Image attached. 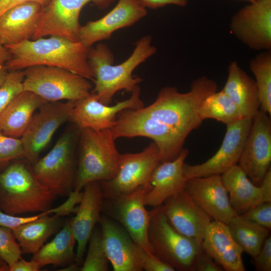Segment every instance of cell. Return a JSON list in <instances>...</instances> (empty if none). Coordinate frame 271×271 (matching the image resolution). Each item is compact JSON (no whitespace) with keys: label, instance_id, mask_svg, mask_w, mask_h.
Instances as JSON below:
<instances>
[{"label":"cell","instance_id":"9","mask_svg":"<svg viewBox=\"0 0 271 271\" xmlns=\"http://www.w3.org/2000/svg\"><path fill=\"white\" fill-rule=\"evenodd\" d=\"M160 162L159 150L154 142L136 153L119 154L118 169L109 181H100L103 199L129 195L143 186H149L152 174Z\"/></svg>","mask_w":271,"mask_h":271},{"label":"cell","instance_id":"36","mask_svg":"<svg viewBox=\"0 0 271 271\" xmlns=\"http://www.w3.org/2000/svg\"><path fill=\"white\" fill-rule=\"evenodd\" d=\"M22 157H24V149L21 139L6 136L0 131V163Z\"/></svg>","mask_w":271,"mask_h":271},{"label":"cell","instance_id":"40","mask_svg":"<svg viewBox=\"0 0 271 271\" xmlns=\"http://www.w3.org/2000/svg\"><path fill=\"white\" fill-rule=\"evenodd\" d=\"M256 270L258 271L271 270V237L264 240L258 254L253 257Z\"/></svg>","mask_w":271,"mask_h":271},{"label":"cell","instance_id":"10","mask_svg":"<svg viewBox=\"0 0 271 271\" xmlns=\"http://www.w3.org/2000/svg\"><path fill=\"white\" fill-rule=\"evenodd\" d=\"M149 189V186H143L129 195L103 199L102 213L120 224L146 251L153 254L148 238L150 214L144 203Z\"/></svg>","mask_w":271,"mask_h":271},{"label":"cell","instance_id":"30","mask_svg":"<svg viewBox=\"0 0 271 271\" xmlns=\"http://www.w3.org/2000/svg\"><path fill=\"white\" fill-rule=\"evenodd\" d=\"M227 225L232 236L243 251L253 258L258 254L269 235V229L238 215L233 217Z\"/></svg>","mask_w":271,"mask_h":271},{"label":"cell","instance_id":"33","mask_svg":"<svg viewBox=\"0 0 271 271\" xmlns=\"http://www.w3.org/2000/svg\"><path fill=\"white\" fill-rule=\"evenodd\" d=\"M108 259L104 249L101 228L95 227L88 241L86 256L81 271H107Z\"/></svg>","mask_w":271,"mask_h":271},{"label":"cell","instance_id":"19","mask_svg":"<svg viewBox=\"0 0 271 271\" xmlns=\"http://www.w3.org/2000/svg\"><path fill=\"white\" fill-rule=\"evenodd\" d=\"M161 206L168 220L178 231L201 245L212 220L185 189L169 197Z\"/></svg>","mask_w":271,"mask_h":271},{"label":"cell","instance_id":"12","mask_svg":"<svg viewBox=\"0 0 271 271\" xmlns=\"http://www.w3.org/2000/svg\"><path fill=\"white\" fill-rule=\"evenodd\" d=\"M115 0H50L43 8L39 23L33 39L58 36L72 41H79L81 25L80 12L87 4L92 3L99 9H105Z\"/></svg>","mask_w":271,"mask_h":271},{"label":"cell","instance_id":"20","mask_svg":"<svg viewBox=\"0 0 271 271\" xmlns=\"http://www.w3.org/2000/svg\"><path fill=\"white\" fill-rule=\"evenodd\" d=\"M184 189L212 220L227 224L237 215L230 205L221 175L190 178Z\"/></svg>","mask_w":271,"mask_h":271},{"label":"cell","instance_id":"42","mask_svg":"<svg viewBox=\"0 0 271 271\" xmlns=\"http://www.w3.org/2000/svg\"><path fill=\"white\" fill-rule=\"evenodd\" d=\"M142 266L146 271H175V269L161 260L154 254L144 251L142 256Z\"/></svg>","mask_w":271,"mask_h":271},{"label":"cell","instance_id":"45","mask_svg":"<svg viewBox=\"0 0 271 271\" xmlns=\"http://www.w3.org/2000/svg\"><path fill=\"white\" fill-rule=\"evenodd\" d=\"M9 271H38L41 267L34 260L26 261L23 258L9 266Z\"/></svg>","mask_w":271,"mask_h":271},{"label":"cell","instance_id":"22","mask_svg":"<svg viewBox=\"0 0 271 271\" xmlns=\"http://www.w3.org/2000/svg\"><path fill=\"white\" fill-rule=\"evenodd\" d=\"M189 153L187 148H183L174 160L158 164L152 174L150 189L145 195V206H159L184 189L187 180L184 174L183 165Z\"/></svg>","mask_w":271,"mask_h":271},{"label":"cell","instance_id":"39","mask_svg":"<svg viewBox=\"0 0 271 271\" xmlns=\"http://www.w3.org/2000/svg\"><path fill=\"white\" fill-rule=\"evenodd\" d=\"M212 257L201 246L194 258L191 271H223Z\"/></svg>","mask_w":271,"mask_h":271},{"label":"cell","instance_id":"24","mask_svg":"<svg viewBox=\"0 0 271 271\" xmlns=\"http://www.w3.org/2000/svg\"><path fill=\"white\" fill-rule=\"evenodd\" d=\"M201 246L224 270H245L242 259L243 251L232 236L227 224L212 221Z\"/></svg>","mask_w":271,"mask_h":271},{"label":"cell","instance_id":"18","mask_svg":"<svg viewBox=\"0 0 271 271\" xmlns=\"http://www.w3.org/2000/svg\"><path fill=\"white\" fill-rule=\"evenodd\" d=\"M104 249L114 271H142V247L117 222L101 215L99 222Z\"/></svg>","mask_w":271,"mask_h":271},{"label":"cell","instance_id":"3","mask_svg":"<svg viewBox=\"0 0 271 271\" xmlns=\"http://www.w3.org/2000/svg\"><path fill=\"white\" fill-rule=\"evenodd\" d=\"M11 58L5 65L9 71L35 65L63 68L94 81L88 62V48L58 36L27 40L6 47Z\"/></svg>","mask_w":271,"mask_h":271},{"label":"cell","instance_id":"23","mask_svg":"<svg viewBox=\"0 0 271 271\" xmlns=\"http://www.w3.org/2000/svg\"><path fill=\"white\" fill-rule=\"evenodd\" d=\"M43 7L35 2L16 6L0 16V41L6 47L32 39L37 30Z\"/></svg>","mask_w":271,"mask_h":271},{"label":"cell","instance_id":"46","mask_svg":"<svg viewBox=\"0 0 271 271\" xmlns=\"http://www.w3.org/2000/svg\"><path fill=\"white\" fill-rule=\"evenodd\" d=\"M264 202H271V168H269L260 185Z\"/></svg>","mask_w":271,"mask_h":271},{"label":"cell","instance_id":"48","mask_svg":"<svg viewBox=\"0 0 271 271\" xmlns=\"http://www.w3.org/2000/svg\"><path fill=\"white\" fill-rule=\"evenodd\" d=\"M9 71L6 68L5 64H0V87L4 83Z\"/></svg>","mask_w":271,"mask_h":271},{"label":"cell","instance_id":"6","mask_svg":"<svg viewBox=\"0 0 271 271\" xmlns=\"http://www.w3.org/2000/svg\"><path fill=\"white\" fill-rule=\"evenodd\" d=\"M148 238L153 254L175 270L191 271L201 245L178 231L170 223L161 206L149 211Z\"/></svg>","mask_w":271,"mask_h":271},{"label":"cell","instance_id":"37","mask_svg":"<svg viewBox=\"0 0 271 271\" xmlns=\"http://www.w3.org/2000/svg\"><path fill=\"white\" fill-rule=\"evenodd\" d=\"M239 215L246 220L270 230L271 202H262Z\"/></svg>","mask_w":271,"mask_h":271},{"label":"cell","instance_id":"13","mask_svg":"<svg viewBox=\"0 0 271 271\" xmlns=\"http://www.w3.org/2000/svg\"><path fill=\"white\" fill-rule=\"evenodd\" d=\"M252 123V118L243 117L227 125L221 145L206 162L195 165L184 163V174L187 180L211 175H221L237 165L242 154Z\"/></svg>","mask_w":271,"mask_h":271},{"label":"cell","instance_id":"15","mask_svg":"<svg viewBox=\"0 0 271 271\" xmlns=\"http://www.w3.org/2000/svg\"><path fill=\"white\" fill-rule=\"evenodd\" d=\"M230 28L250 49L271 50V0H257L240 9L233 15Z\"/></svg>","mask_w":271,"mask_h":271},{"label":"cell","instance_id":"2","mask_svg":"<svg viewBox=\"0 0 271 271\" xmlns=\"http://www.w3.org/2000/svg\"><path fill=\"white\" fill-rule=\"evenodd\" d=\"M150 35L142 37L136 43L129 57L114 65V56L109 48L99 43L89 48L88 62L94 76V94L101 103L109 105L113 96L120 90L132 92L143 79L132 76L134 69L157 52Z\"/></svg>","mask_w":271,"mask_h":271},{"label":"cell","instance_id":"28","mask_svg":"<svg viewBox=\"0 0 271 271\" xmlns=\"http://www.w3.org/2000/svg\"><path fill=\"white\" fill-rule=\"evenodd\" d=\"M64 225L62 217L45 214L13 230L23 253L34 254Z\"/></svg>","mask_w":271,"mask_h":271},{"label":"cell","instance_id":"1","mask_svg":"<svg viewBox=\"0 0 271 271\" xmlns=\"http://www.w3.org/2000/svg\"><path fill=\"white\" fill-rule=\"evenodd\" d=\"M217 87L214 80L205 76L194 79L185 93L175 87L165 86L149 106L118 113L110 128L112 138L115 141L121 138H150L158 147L160 162L172 161L183 149L189 134L201 124L200 106Z\"/></svg>","mask_w":271,"mask_h":271},{"label":"cell","instance_id":"49","mask_svg":"<svg viewBox=\"0 0 271 271\" xmlns=\"http://www.w3.org/2000/svg\"><path fill=\"white\" fill-rule=\"evenodd\" d=\"M9 265L0 257V271H9Z\"/></svg>","mask_w":271,"mask_h":271},{"label":"cell","instance_id":"11","mask_svg":"<svg viewBox=\"0 0 271 271\" xmlns=\"http://www.w3.org/2000/svg\"><path fill=\"white\" fill-rule=\"evenodd\" d=\"M76 101H48L33 115L22 136L24 157L34 163L57 129L70 120Z\"/></svg>","mask_w":271,"mask_h":271},{"label":"cell","instance_id":"27","mask_svg":"<svg viewBox=\"0 0 271 271\" xmlns=\"http://www.w3.org/2000/svg\"><path fill=\"white\" fill-rule=\"evenodd\" d=\"M221 177L230 205L237 215L265 202L260 187L255 185L237 164Z\"/></svg>","mask_w":271,"mask_h":271},{"label":"cell","instance_id":"16","mask_svg":"<svg viewBox=\"0 0 271 271\" xmlns=\"http://www.w3.org/2000/svg\"><path fill=\"white\" fill-rule=\"evenodd\" d=\"M130 97L109 106L100 102L96 95L91 93L88 96L76 101L70 120L79 129L89 128L101 130L113 127L118 113L126 109H137L144 106L141 98L139 86L131 92Z\"/></svg>","mask_w":271,"mask_h":271},{"label":"cell","instance_id":"38","mask_svg":"<svg viewBox=\"0 0 271 271\" xmlns=\"http://www.w3.org/2000/svg\"><path fill=\"white\" fill-rule=\"evenodd\" d=\"M67 197V200L63 203L54 208H52L45 211V213L46 214L54 213L55 215L60 217H64L72 213H76L78 207L76 205L81 201L83 192L73 190Z\"/></svg>","mask_w":271,"mask_h":271},{"label":"cell","instance_id":"4","mask_svg":"<svg viewBox=\"0 0 271 271\" xmlns=\"http://www.w3.org/2000/svg\"><path fill=\"white\" fill-rule=\"evenodd\" d=\"M56 197L25 163L14 162L0 171V210L5 213L17 215L45 212L52 208Z\"/></svg>","mask_w":271,"mask_h":271},{"label":"cell","instance_id":"43","mask_svg":"<svg viewBox=\"0 0 271 271\" xmlns=\"http://www.w3.org/2000/svg\"><path fill=\"white\" fill-rule=\"evenodd\" d=\"M142 6L147 8L156 9L172 5L179 7H185L188 0H137Z\"/></svg>","mask_w":271,"mask_h":271},{"label":"cell","instance_id":"21","mask_svg":"<svg viewBox=\"0 0 271 271\" xmlns=\"http://www.w3.org/2000/svg\"><path fill=\"white\" fill-rule=\"evenodd\" d=\"M83 197L74 217L71 218L73 233L77 243L75 262L82 264L90 236L96 224L100 222L103 197L98 181L87 184L83 187Z\"/></svg>","mask_w":271,"mask_h":271},{"label":"cell","instance_id":"14","mask_svg":"<svg viewBox=\"0 0 271 271\" xmlns=\"http://www.w3.org/2000/svg\"><path fill=\"white\" fill-rule=\"evenodd\" d=\"M271 163L270 116L259 109L252 118L238 165L250 181L259 186Z\"/></svg>","mask_w":271,"mask_h":271},{"label":"cell","instance_id":"29","mask_svg":"<svg viewBox=\"0 0 271 271\" xmlns=\"http://www.w3.org/2000/svg\"><path fill=\"white\" fill-rule=\"evenodd\" d=\"M75 242L71 219H68L55 237L33 254L31 260L36 261L41 268L49 264L55 266L69 265L75 262Z\"/></svg>","mask_w":271,"mask_h":271},{"label":"cell","instance_id":"26","mask_svg":"<svg viewBox=\"0 0 271 271\" xmlns=\"http://www.w3.org/2000/svg\"><path fill=\"white\" fill-rule=\"evenodd\" d=\"M47 102L31 91L23 90L0 115V131L9 137L21 138L35 111Z\"/></svg>","mask_w":271,"mask_h":271},{"label":"cell","instance_id":"41","mask_svg":"<svg viewBox=\"0 0 271 271\" xmlns=\"http://www.w3.org/2000/svg\"><path fill=\"white\" fill-rule=\"evenodd\" d=\"M46 214L45 212L27 217H21L5 213L0 210V225L12 230L24 224L33 221L41 216Z\"/></svg>","mask_w":271,"mask_h":271},{"label":"cell","instance_id":"5","mask_svg":"<svg viewBox=\"0 0 271 271\" xmlns=\"http://www.w3.org/2000/svg\"><path fill=\"white\" fill-rule=\"evenodd\" d=\"M79 157L74 190L81 191L87 184L109 181L116 175L118 153L109 128L80 129Z\"/></svg>","mask_w":271,"mask_h":271},{"label":"cell","instance_id":"32","mask_svg":"<svg viewBox=\"0 0 271 271\" xmlns=\"http://www.w3.org/2000/svg\"><path fill=\"white\" fill-rule=\"evenodd\" d=\"M254 75L260 102V109L271 115V50L263 51L249 63Z\"/></svg>","mask_w":271,"mask_h":271},{"label":"cell","instance_id":"31","mask_svg":"<svg viewBox=\"0 0 271 271\" xmlns=\"http://www.w3.org/2000/svg\"><path fill=\"white\" fill-rule=\"evenodd\" d=\"M199 113L202 120L213 118L226 125L244 117L238 107L222 90L206 97L201 103Z\"/></svg>","mask_w":271,"mask_h":271},{"label":"cell","instance_id":"8","mask_svg":"<svg viewBox=\"0 0 271 271\" xmlns=\"http://www.w3.org/2000/svg\"><path fill=\"white\" fill-rule=\"evenodd\" d=\"M75 138L72 131L65 132L47 155L33 163L35 178L57 197H67L74 190Z\"/></svg>","mask_w":271,"mask_h":271},{"label":"cell","instance_id":"25","mask_svg":"<svg viewBox=\"0 0 271 271\" xmlns=\"http://www.w3.org/2000/svg\"><path fill=\"white\" fill-rule=\"evenodd\" d=\"M238 107L244 117L253 118L260 107L256 82L232 61L228 66L226 83L222 89Z\"/></svg>","mask_w":271,"mask_h":271},{"label":"cell","instance_id":"7","mask_svg":"<svg viewBox=\"0 0 271 271\" xmlns=\"http://www.w3.org/2000/svg\"><path fill=\"white\" fill-rule=\"evenodd\" d=\"M23 71V90L31 91L48 101H77L91 93L88 79L63 68L35 65Z\"/></svg>","mask_w":271,"mask_h":271},{"label":"cell","instance_id":"47","mask_svg":"<svg viewBox=\"0 0 271 271\" xmlns=\"http://www.w3.org/2000/svg\"><path fill=\"white\" fill-rule=\"evenodd\" d=\"M11 58L8 49L0 41V64H5Z\"/></svg>","mask_w":271,"mask_h":271},{"label":"cell","instance_id":"50","mask_svg":"<svg viewBox=\"0 0 271 271\" xmlns=\"http://www.w3.org/2000/svg\"><path fill=\"white\" fill-rule=\"evenodd\" d=\"M240 1H246V2H249L250 3H252V2H255V1H256L257 0H240Z\"/></svg>","mask_w":271,"mask_h":271},{"label":"cell","instance_id":"17","mask_svg":"<svg viewBox=\"0 0 271 271\" xmlns=\"http://www.w3.org/2000/svg\"><path fill=\"white\" fill-rule=\"evenodd\" d=\"M147 14V9L137 0H118L105 16L81 26L79 41L89 48L97 42L110 39L116 31L132 26Z\"/></svg>","mask_w":271,"mask_h":271},{"label":"cell","instance_id":"34","mask_svg":"<svg viewBox=\"0 0 271 271\" xmlns=\"http://www.w3.org/2000/svg\"><path fill=\"white\" fill-rule=\"evenodd\" d=\"M24 79L23 71H9L0 87V115L12 100L23 90Z\"/></svg>","mask_w":271,"mask_h":271},{"label":"cell","instance_id":"44","mask_svg":"<svg viewBox=\"0 0 271 271\" xmlns=\"http://www.w3.org/2000/svg\"><path fill=\"white\" fill-rule=\"evenodd\" d=\"M50 2V0H0V16L8 10L24 3L35 2L45 8Z\"/></svg>","mask_w":271,"mask_h":271},{"label":"cell","instance_id":"35","mask_svg":"<svg viewBox=\"0 0 271 271\" xmlns=\"http://www.w3.org/2000/svg\"><path fill=\"white\" fill-rule=\"evenodd\" d=\"M22 253L13 230L0 225V257L10 266L22 258Z\"/></svg>","mask_w":271,"mask_h":271}]
</instances>
